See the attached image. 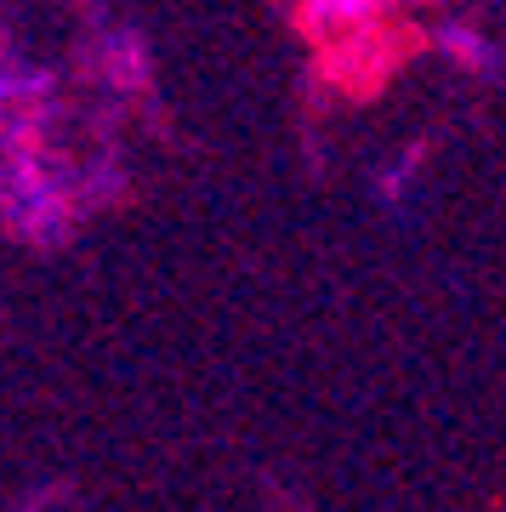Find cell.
<instances>
[{
	"label": "cell",
	"mask_w": 506,
	"mask_h": 512,
	"mask_svg": "<svg viewBox=\"0 0 506 512\" xmlns=\"http://www.w3.org/2000/svg\"><path fill=\"white\" fill-rule=\"evenodd\" d=\"M313 12L325 23H359V18L376 12V0H313Z\"/></svg>",
	"instance_id": "1"
}]
</instances>
